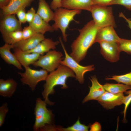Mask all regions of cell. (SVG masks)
<instances>
[{
	"label": "cell",
	"mask_w": 131,
	"mask_h": 131,
	"mask_svg": "<svg viewBox=\"0 0 131 131\" xmlns=\"http://www.w3.org/2000/svg\"><path fill=\"white\" fill-rule=\"evenodd\" d=\"M124 97L123 93L114 94L106 91L96 100L105 108L111 109L123 104Z\"/></svg>",
	"instance_id": "obj_11"
},
{
	"label": "cell",
	"mask_w": 131,
	"mask_h": 131,
	"mask_svg": "<svg viewBox=\"0 0 131 131\" xmlns=\"http://www.w3.org/2000/svg\"><path fill=\"white\" fill-rule=\"evenodd\" d=\"M119 16L123 18L125 20L128 24V27L131 30V18L126 17L122 12L119 13Z\"/></svg>",
	"instance_id": "obj_37"
},
{
	"label": "cell",
	"mask_w": 131,
	"mask_h": 131,
	"mask_svg": "<svg viewBox=\"0 0 131 131\" xmlns=\"http://www.w3.org/2000/svg\"><path fill=\"white\" fill-rule=\"evenodd\" d=\"M105 90L109 92L117 94L123 93L131 89V86L123 84L106 83L103 85Z\"/></svg>",
	"instance_id": "obj_23"
},
{
	"label": "cell",
	"mask_w": 131,
	"mask_h": 131,
	"mask_svg": "<svg viewBox=\"0 0 131 131\" xmlns=\"http://www.w3.org/2000/svg\"><path fill=\"white\" fill-rule=\"evenodd\" d=\"M23 40L28 38L32 36L36 33L30 25L25 27L22 30Z\"/></svg>",
	"instance_id": "obj_30"
},
{
	"label": "cell",
	"mask_w": 131,
	"mask_h": 131,
	"mask_svg": "<svg viewBox=\"0 0 131 131\" xmlns=\"http://www.w3.org/2000/svg\"><path fill=\"white\" fill-rule=\"evenodd\" d=\"M47 104L40 98L36 99L34 112L35 120L33 128L34 131H39L47 124H52L53 115L51 110L47 108Z\"/></svg>",
	"instance_id": "obj_5"
},
{
	"label": "cell",
	"mask_w": 131,
	"mask_h": 131,
	"mask_svg": "<svg viewBox=\"0 0 131 131\" xmlns=\"http://www.w3.org/2000/svg\"><path fill=\"white\" fill-rule=\"evenodd\" d=\"M59 42L58 41H54L51 38H45L34 48L25 51L27 53H36L42 55L44 53L48 52L51 49L54 50Z\"/></svg>",
	"instance_id": "obj_19"
},
{
	"label": "cell",
	"mask_w": 131,
	"mask_h": 131,
	"mask_svg": "<svg viewBox=\"0 0 131 131\" xmlns=\"http://www.w3.org/2000/svg\"><path fill=\"white\" fill-rule=\"evenodd\" d=\"M10 0H0V7L1 8L7 5Z\"/></svg>",
	"instance_id": "obj_38"
},
{
	"label": "cell",
	"mask_w": 131,
	"mask_h": 131,
	"mask_svg": "<svg viewBox=\"0 0 131 131\" xmlns=\"http://www.w3.org/2000/svg\"><path fill=\"white\" fill-rule=\"evenodd\" d=\"M0 22V31L5 43L10 44L9 33L12 32L22 30L21 24L15 14L3 16Z\"/></svg>",
	"instance_id": "obj_9"
},
{
	"label": "cell",
	"mask_w": 131,
	"mask_h": 131,
	"mask_svg": "<svg viewBox=\"0 0 131 131\" xmlns=\"http://www.w3.org/2000/svg\"><path fill=\"white\" fill-rule=\"evenodd\" d=\"M34 0H10L8 5L1 8L2 16L15 14L19 9L29 6Z\"/></svg>",
	"instance_id": "obj_15"
},
{
	"label": "cell",
	"mask_w": 131,
	"mask_h": 131,
	"mask_svg": "<svg viewBox=\"0 0 131 131\" xmlns=\"http://www.w3.org/2000/svg\"><path fill=\"white\" fill-rule=\"evenodd\" d=\"M125 92L127 95L125 96L124 101L123 104L124 105V108L123 111L124 116L123 120L124 122L126 121V115L127 110L131 102V89L130 90L126 91Z\"/></svg>",
	"instance_id": "obj_28"
},
{
	"label": "cell",
	"mask_w": 131,
	"mask_h": 131,
	"mask_svg": "<svg viewBox=\"0 0 131 131\" xmlns=\"http://www.w3.org/2000/svg\"><path fill=\"white\" fill-rule=\"evenodd\" d=\"M114 28L112 26H108L99 28L97 33L94 43L102 41L117 43L121 38L118 35Z\"/></svg>",
	"instance_id": "obj_12"
},
{
	"label": "cell",
	"mask_w": 131,
	"mask_h": 131,
	"mask_svg": "<svg viewBox=\"0 0 131 131\" xmlns=\"http://www.w3.org/2000/svg\"><path fill=\"white\" fill-rule=\"evenodd\" d=\"M36 13L33 7H31L26 13V20L29 23L31 22L33 20Z\"/></svg>",
	"instance_id": "obj_33"
},
{
	"label": "cell",
	"mask_w": 131,
	"mask_h": 131,
	"mask_svg": "<svg viewBox=\"0 0 131 131\" xmlns=\"http://www.w3.org/2000/svg\"><path fill=\"white\" fill-rule=\"evenodd\" d=\"M81 10L69 9L62 7L57 9L54 12V23L52 26L54 31H61L63 38L65 42L67 41V35L66 29L70 22L74 20V17L76 15L81 13Z\"/></svg>",
	"instance_id": "obj_3"
},
{
	"label": "cell",
	"mask_w": 131,
	"mask_h": 131,
	"mask_svg": "<svg viewBox=\"0 0 131 131\" xmlns=\"http://www.w3.org/2000/svg\"><path fill=\"white\" fill-rule=\"evenodd\" d=\"M13 54L22 66L24 67L33 65L41 56L34 53H27L17 48H14Z\"/></svg>",
	"instance_id": "obj_14"
},
{
	"label": "cell",
	"mask_w": 131,
	"mask_h": 131,
	"mask_svg": "<svg viewBox=\"0 0 131 131\" xmlns=\"http://www.w3.org/2000/svg\"><path fill=\"white\" fill-rule=\"evenodd\" d=\"M13 48V45L5 43L0 47V56L7 64L13 65L19 70H23L22 65L10 51Z\"/></svg>",
	"instance_id": "obj_16"
},
{
	"label": "cell",
	"mask_w": 131,
	"mask_h": 131,
	"mask_svg": "<svg viewBox=\"0 0 131 131\" xmlns=\"http://www.w3.org/2000/svg\"><path fill=\"white\" fill-rule=\"evenodd\" d=\"M24 72H18L21 77L20 81L24 85H28L32 91L34 90L38 83L42 81H46L48 72L42 69L39 70L33 69L29 66L24 67Z\"/></svg>",
	"instance_id": "obj_8"
},
{
	"label": "cell",
	"mask_w": 131,
	"mask_h": 131,
	"mask_svg": "<svg viewBox=\"0 0 131 131\" xmlns=\"http://www.w3.org/2000/svg\"><path fill=\"white\" fill-rule=\"evenodd\" d=\"M92 0H61V7L71 10H85L90 12Z\"/></svg>",
	"instance_id": "obj_18"
},
{
	"label": "cell",
	"mask_w": 131,
	"mask_h": 131,
	"mask_svg": "<svg viewBox=\"0 0 131 131\" xmlns=\"http://www.w3.org/2000/svg\"><path fill=\"white\" fill-rule=\"evenodd\" d=\"M25 8H22L18 10L16 13L18 20L21 23L24 24L26 22V13Z\"/></svg>",
	"instance_id": "obj_32"
},
{
	"label": "cell",
	"mask_w": 131,
	"mask_h": 131,
	"mask_svg": "<svg viewBox=\"0 0 131 131\" xmlns=\"http://www.w3.org/2000/svg\"><path fill=\"white\" fill-rule=\"evenodd\" d=\"M59 41L62 46L65 55V57L62 60L61 64L66 66L71 69L74 73L76 79L81 84L84 82V75L86 72H91L95 69L93 65L86 66L80 65L66 51L61 40V37L59 38Z\"/></svg>",
	"instance_id": "obj_6"
},
{
	"label": "cell",
	"mask_w": 131,
	"mask_h": 131,
	"mask_svg": "<svg viewBox=\"0 0 131 131\" xmlns=\"http://www.w3.org/2000/svg\"><path fill=\"white\" fill-rule=\"evenodd\" d=\"M90 12L95 25L99 28L116 26L111 7L92 5Z\"/></svg>",
	"instance_id": "obj_4"
},
{
	"label": "cell",
	"mask_w": 131,
	"mask_h": 131,
	"mask_svg": "<svg viewBox=\"0 0 131 131\" xmlns=\"http://www.w3.org/2000/svg\"><path fill=\"white\" fill-rule=\"evenodd\" d=\"M36 13L46 22L54 20V12L45 0H39Z\"/></svg>",
	"instance_id": "obj_22"
},
{
	"label": "cell",
	"mask_w": 131,
	"mask_h": 131,
	"mask_svg": "<svg viewBox=\"0 0 131 131\" xmlns=\"http://www.w3.org/2000/svg\"><path fill=\"white\" fill-rule=\"evenodd\" d=\"M7 102L3 103L0 107V127L4 124L7 113L8 111Z\"/></svg>",
	"instance_id": "obj_29"
},
{
	"label": "cell",
	"mask_w": 131,
	"mask_h": 131,
	"mask_svg": "<svg viewBox=\"0 0 131 131\" xmlns=\"http://www.w3.org/2000/svg\"><path fill=\"white\" fill-rule=\"evenodd\" d=\"M114 0H92V5L107 6Z\"/></svg>",
	"instance_id": "obj_34"
},
{
	"label": "cell",
	"mask_w": 131,
	"mask_h": 131,
	"mask_svg": "<svg viewBox=\"0 0 131 131\" xmlns=\"http://www.w3.org/2000/svg\"><path fill=\"white\" fill-rule=\"evenodd\" d=\"M61 52L53 50L47 52L44 55H41L39 59L32 65L35 67H39L48 72H53L61 65L64 59Z\"/></svg>",
	"instance_id": "obj_7"
},
{
	"label": "cell",
	"mask_w": 131,
	"mask_h": 131,
	"mask_svg": "<svg viewBox=\"0 0 131 131\" xmlns=\"http://www.w3.org/2000/svg\"><path fill=\"white\" fill-rule=\"evenodd\" d=\"M75 78L74 72L68 67L61 65L54 71L48 74L43 85L44 90L42 94L44 101L49 105L54 104L48 98L49 95L53 94L55 92L54 87L58 85L62 86V88L66 89L68 88L66 81L69 77Z\"/></svg>",
	"instance_id": "obj_2"
},
{
	"label": "cell",
	"mask_w": 131,
	"mask_h": 131,
	"mask_svg": "<svg viewBox=\"0 0 131 131\" xmlns=\"http://www.w3.org/2000/svg\"><path fill=\"white\" fill-rule=\"evenodd\" d=\"M110 77L105 78L106 80H114L118 83L123 84L131 86V72L127 74L121 75L110 76Z\"/></svg>",
	"instance_id": "obj_25"
},
{
	"label": "cell",
	"mask_w": 131,
	"mask_h": 131,
	"mask_svg": "<svg viewBox=\"0 0 131 131\" xmlns=\"http://www.w3.org/2000/svg\"><path fill=\"white\" fill-rule=\"evenodd\" d=\"M122 5L128 10H131V0H114L109 5Z\"/></svg>",
	"instance_id": "obj_31"
},
{
	"label": "cell",
	"mask_w": 131,
	"mask_h": 131,
	"mask_svg": "<svg viewBox=\"0 0 131 131\" xmlns=\"http://www.w3.org/2000/svg\"><path fill=\"white\" fill-rule=\"evenodd\" d=\"M17 83L13 79H0V95L4 97H11L15 92Z\"/></svg>",
	"instance_id": "obj_20"
},
{
	"label": "cell",
	"mask_w": 131,
	"mask_h": 131,
	"mask_svg": "<svg viewBox=\"0 0 131 131\" xmlns=\"http://www.w3.org/2000/svg\"><path fill=\"white\" fill-rule=\"evenodd\" d=\"M99 28L93 20L88 22L81 29L79 34L71 45L70 55L78 63L85 57L89 49L94 43L96 34Z\"/></svg>",
	"instance_id": "obj_1"
},
{
	"label": "cell",
	"mask_w": 131,
	"mask_h": 131,
	"mask_svg": "<svg viewBox=\"0 0 131 131\" xmlns=\"http://www.w3.org/2000/svg\"><path fill=\"white\" fill-rule=\"evenodd\" d=\"M36 33L44 34L47 32L54 31L52 26L44 21L36 13L33 21L29 23Z\"/></svg>",
	"instance_id": "obj_21"
},
{
	"label": "cell",
	"mask_w": 131,
	"mask_h": 131,
	"mask_svg": "<svg viewBox=\"0 0 131 131\" xmlns=\"http://www.w3.org/2000/svg\"><path fill=\"white\" fill-rule=\"evenodd\" d=\"M45 38L44 34L36 33L30 38L12 45L13 48H17L24 51H27L34 48Z\"/></svg>",
	"instance_id": "obj_13"
},
{
	"label": "cell",
	"mask_w": 131,
	"mask_h": 131,
	"mask_svg": "<svg viewBox=\"0 0 131 131\" xmlns=\"http://www.w3.org/2000/svg\"><path fill=\"white\" fill-rule=\"evenodd\" d=\"M117 44L121 52L124 51L128 54H131V40L121 38Z\"/></svg>",
	"instance_id": "obj_26"
},
{
	"label": "cell",
	"mask_w": 131,
	"mask_h": 131,
	"mask_svg": "<svg viewBox=\"0 0 131 131\" xmlns=\"http://www.w3.org/2000/svg\"><path fill=\"white\" fill-rule=\"evenodd\" d=\"M89 126H86L81 123L78 119L73 125L67 128H63L57 126V131H88L90 128Z\"/></svg>",
	"instance_id": "obj_24"
},
{
	"label": "cell",
	"mask_w": 131,
	"mask_h": 131,
	"mask_svg": "<svg viewBox=\"0 0 131 131\" xmlns=\"http://www.w3.org/2000/svg\"><path fill=\"white\" fill-rule=\"evenodd\" d=\"M99 43L100 53L105 59L112 62H116L119 60L121 51L117 42L102 41Z\"/></svg>",
	"instance_id": "obj_10"
},
{
	"label": "cell",
	"mask_w": 131,
	"mask_h": 131,
	"mask_svg": "<svg viewBox=\"0 0 131 131\" xmlns=\"http://www.w3.org/2000/svg\"><path fill=\"white\" fill-rule=\"evenodd\" d=\"M10 39V44H14L23 40L22 30L15 31L9 35Z\"/></svg>",
	"instance_id": "obj_27"
},
{
	"label": "cell",
	"mask_w": 131,
	"mask_h": 131,
	"mask_svg": "<svg viewBox=\"0 0 131 131\" xmlns=\"http://www.w3.org/2000/svg\"><path fill=\"white\" fill-rule=\"evenodd\" d=\"M61 0H52L51 3L50 7L54 11L57 8L61 7Z\"/></svg>",
	"instance_id": "obj_35"
},
{
	"label": "cell",
	"mask_w": 131,
	"mask_h": 131,
	"mask_svg": "<svg viewBox=\"0 0 131 131\" xmlns=\"http://www.w3.org/2000/svg\"><path fill=\"white\" fill-rule=\"evenodd\" d=\"M90 80L92 85L89 87V92L83 100V103L91 100H96L106 91L103 85L99 82L95 75L91 76Z\"/></svg>",
	"instance_id": "obj_17"
},
{
	"label": "cell",
	"mask_w": 131,
	"mask_h": 131,
	"mask_svg": "<svg viewBox=\"0 0 131 131\" xmlns=\"http://www.w3.org/2000/svg\"><path fill=\"white\" fill-rule=\"evenodd\" d=\"M90 131H100L101 130V126L100 124L97 122H95L90 126Z\"/></svg>",
	"instance_id": "obj_36"
}]
</instances>
